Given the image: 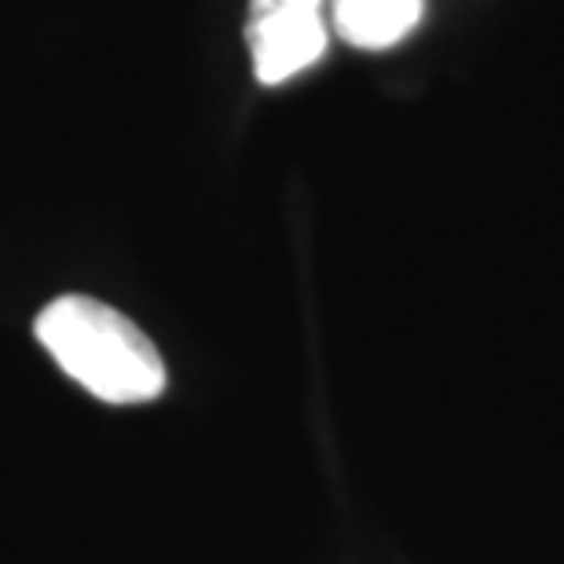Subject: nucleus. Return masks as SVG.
Listing matches in <instances>:
<instances>
[{"label": "nucleus", "instance_id": "f03ea898", "mask_svg": "<svg viewBox=\"0 0 564 564\" xmlns=\"http://www.w3.org/2000/svg\"><path fill=\"white\" fill-rule=\"evenodd\" d=\"M330 30L323 0H250L246 44L253 55V77L261 85H282L323 59Z\"/></svg>", "mask_w": 564, "mask_h": 564}, {"label": "nucleus", "instance_id": "f257e3e1", "mask_svg": "<svg viewBox=\"0 0 564 564\" xmlns=\"http://www.w3.org/2000/svg\"><path fill=\"white\" fill-rule=\"evenodd\" d=\"M37 341L77 386L107 403H147L162 397L165 364L137 323L110 304L66 293L33 323Z\"/></svg>", "mask_w": 564, "mask_h": 564}, {"label": "nucleus", "instance_id": "7ed1b4c3", "mask_svg": "<svg viewBox=\"0 0 564 564\" xmlns=\"http://www.w3.org/2000/svg\"><path fill=\"white\" fill-rule=\"evenodd\" d=\"M425 0H330L337 37L364 52L400 44L422 22Z\"/></svg>", "mask_w": 564, "mask_h": 564}]
</instances>
